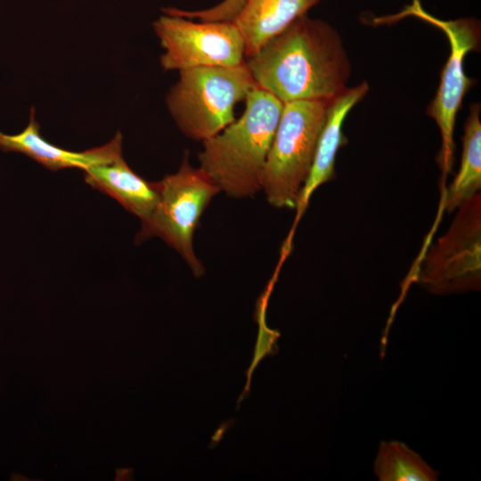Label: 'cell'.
Here are the masks:
<instances>
[{
    "instance_id": "6da1fadb",
    "label": "cell",
    "mask_w": 481,
    "mask_h": 481,
    "mask_svg": "<svg viewBox=\"0 0 481 481\" xmlns=\"http://www.w3.org/2000/svg\"><path fill=\"white\" fill-rule=\"evenodd\" d=\"M255 84L282 103L330 102L346 87L351 63L337 29L304 15L245 59Z\"/></svg>"
},
{
    "instance_id": "7a4b0ae2",
    "label": "cell",
    "mask_w": 481,
    "mask_h": 481,
    "mask_svg": "<svg viewBox=\"0 0 481 481\" xmlns=\"http://www.w3.org/2000/svg\"><path fill=\"white\" fill-rule=\"evenodd\" d=\"M245 109L216 135L201 142L200 167L221 192L235 199L252 198L263 189L268 153L283 103L257 85Z\"/></svg>"
},
{
    "instance_id": "3957f363",
    "label": "cell",
    "mask_w": 481,
    "mask_h": 481,
    "mask_svg": "<svg viewBox=\"0 0 481 481\" xmlns=\"http://www.w3.org/2000/svg\"><path fill=\"white\" fill-rule=\"evenodd\" d=\"M256 86L245 61L232 67H198L179 71L166 104L180 131L203 142L234 119L236 104Z\"/></svg>"
},
{
    "instance_id": "277c9868",
    "label": "cell",
    "mask_w": 481,
    "mask_h": 481,
    "mask_svg": "<svg viewBox=\"0 0 481 481\" xmlns=\"http://www.w3.org/2000/svg\"><path fill=\"white\" fill-rule=\"evenodd\" d=\"M330 102L283 103L263 180L262 191L271 206L296 208L313 164Z\"/></svg>"
},
{
    "instance_id": "5b68a950",
    "label": "cell",
    "mask_w": 481,
    "mask_h": 481,
    "mask_svg": "<svg viewBox=\"0 0 481 481\" xmlns=\"http://www.w3.org/2000/svg\"><path fill=\"white\" fill-rule=\"evenodd\" d=\"M158 198L142 222L136 242L161 238L175 249L195 275L204 272L193 249V235L200 217L220 188L200 167L189 162L186 152L178 170L156 182Z\"/></svg>"
},
{
    "instance_id": "8992f818",
    "label": "cell",
    "mask_w": 481,
    "mask_h": 481,
    "mask_svg": "<svg viewBox=\"0 0 481 481\" xmlns=\"http://www.w3.org/2000/svg\"><path fill=\"white\" fill-rule=\"evenodd\" d=\"M405 17H415L436 26L445 34L450 44L451 52L441 72L439 86L426 110L440 131L442 144L437 163L444 179L452 172L453 165L456 117L465 94L475 84L465 73L464 59L468 53L479 48L480 23L476 18L438 19L422 7L420 0H412L400 12L377 18L374 21L378 24L391 23Z\"/></svg>"
},
{
    "instance_id": "52a82bcc",
    "label": "cell",
    "mask_w": 481,
    "mask_h": 481,
    "mask_svg": "<svg viewBox=\"0 0 481 481\" xmlns=\"http://www.w3.org/2000/svg\"><path fill=\"white\" fill-rule=\"evenodd\" d=\"M456 210L449 229L427 252L413 276L436 295L479 291L481 288L480 192Z\"/></svg>"
},
{
    "instance_id": "ba28073f",
    "label": "cell",
    "mask_w": 481,
    "mask_h": 481,
    "mask_svg": "<svg viewBox=\"0 0 481 481\" xmlns=\"http://www.w3.org/2000/svg\"><path fill=\"white\" fill-rule=\"evenodd\" d=\"M153 29L164 53L165 70L232 67L245 61L243 37L232 21H193L163 10Z\"/></svg>"
},
{
    "instance_id": "9c48e42d",
    "label": "cell",
    "mask_w": 481,
    "mask_h": 481,
    "mask_svg": "<svg viewBox=\"0 0 481 481\" xmlns=\"http://www.w3.org/2000/svg\"><path fill=\"white\" fill-rule=\"evenodd\" d=\"M368 91V83L363 81L357 86L346 87L329 102L325 123L318 141L313 164L301 190L295 208V220L283 247L291 249L296 227L316 189L335 178V162L338 151L347 143L342 129L344 121L349 111L366 95Z\"/></svg>"
},
{
    "instance_id": "30bf717a",
    "label": "cell",
    "mask_w": 481,
    "mask_h": 481,
    "mask_svg": "<svg viewBox=\"0 0 481 481\" xmlns=\"http://www.w3.org/2000/svg\"><path fill=\"white\" fill-rule=\"evenodd\" d=\"M85 172L86 182L118 201L141 222L151 213L158 198L156 182H148L126 162L122 147Z\"/></svg>"
},
{
    "instance_id": "8fae6325",
    "label": "cell",
    "mask_w": 481,
    "mask_h": 481,
    "mask_svg": "<svg viewBox=\"0 0 481 481\" xmlns=\"http://www.w3.org/2000/svg\"><path fill=\"white\" fill-rule=\"evenodd\" d=\"M122 147V135L118 132L108 143L85 151H72L56 146L40 134V126L35 119L32 108L28 126L19 134L2 135L0 148L4 151L23 153L50 170L65 168L86 169L102 161Z\"/></svg>"
},
{
    "instance_id": "7c38bea8",
    "label": "cell",
    "mask_w": 481,
    "mask_h": 481,
    "mask_svg": "<svg viewBox=\"0 0 481 481\" xmlns=\"http://www.w3.org/2000/svg\"><path fill=\"white\" fill-rule=\"evenodd\" d=\"M322 0H245L232 20L245 44V59Z\"/></svg>"
},
{
    "instance_id": "4fadbf2b",
    "label": "cell",
    "mask_w": 481,
    "mask_h": 481,
    "mask_svg": "<svg viewBox=\"0 0 481 481\" xmlns=\"http://www.w3.org/2000/svg\"><path fill=\"white\" fill-rule=\"evenodd\" d=\"M444 210L455 211L462 203L480 192L481 189V122L480 103L469 105V113L464 125L461 165L452 182L445 188L443 184Z\"/></svg>"
},
{
    "instance_id": "5bb4252c",
    "label": "cell",
    "mask_w": 481,
    "mask_h": 481,
    "mask_svg": "<svg viewBox=\"0 0 481 481\" xmlns=\"http://www.w3.org/2000/svg\"><path fill=\"white\" fill-rule=\"evenodd\" d=\"M379 481H436L438 472L400 441H382L373 465Z\"/></svg>"
},
{
    "instance_id": "9a60e30c",
    "label": "cell",
    "mask_w": 481,
    "mask_h": 481,
    "mask_svg": "<svg viewBox=\"0 0 481 481\" xmlns=\"http://www.w3.org/2000/svg\"><path fill=\"white\" fill-rule=\"evenodd\" d=\"M245 0H222L210 8L187 11L167 8L175 14L187 19H197L201 21H232L240 11Z\"/></svg>"
},
{
    "instance_id": "2e32d148",
    "label": "cell",
    "mask_w": 481,
    "mask_h": 481,
    "mask_svg": "<svg viewBox=\"0 0 481 481\" xmlns=\"http://www.w3.org/2000/svg\"><path fill=\"white\" fill-rule=\"evenodd\" d=\"M2 135H3V134H2V133H0V141H1V138H2Z\"/></svg>"
}]
</instances>
